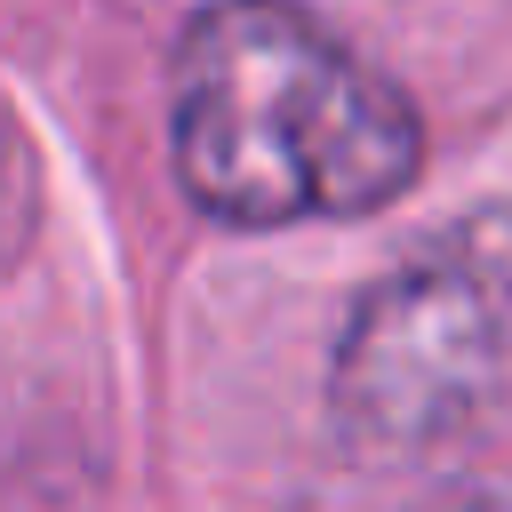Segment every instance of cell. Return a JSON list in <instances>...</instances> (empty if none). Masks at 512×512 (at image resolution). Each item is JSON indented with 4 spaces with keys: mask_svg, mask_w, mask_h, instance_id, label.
<instances>
[{
    "mask_svg": "<svg viewBox=\"0 0 512 512\" xmlns=\"http://www.w3.org/2000/svg\"><path fill=\"white\" fill-rule=\"evenodd\" d=\"M168 152L184 200L224 232L352 224L424 176L400 80L296 0H208L168 56Z\"/></svg>",
    "mask_w": 512,
    "mask_h": 512,
    "instance_id": "1",
    "label": "cell"
},
{
    "mask_svg": "<svg viewBox=\"0 0 512 512\" xmlns=\"http://www.w3.org/2000/svg\"><path fill=\"white\" fill-rule=\"evenodd\" d=\"M512 392V208H472L376 272L328 352V424L360 456H416Z\"/></svg>",
    "mask_w": 512,
    "mask_h": 512,
    "instance_id": "2",
    "label": "cell"
},
{
    "mask_svg": "<svg viewBox=\"0 0 512 512\" xmlns=\"http://www.w3.org/2000/svg\"><path fill=\"white\" fill-rule=\"evenodd\" d=\"M440 512H504V504H496V496H448Z\"/></svg>",
    "mask_w": 512,
    "mask_h": 512,
    "instance_id": "3",
    "label": "cell"
}]
</instances>
